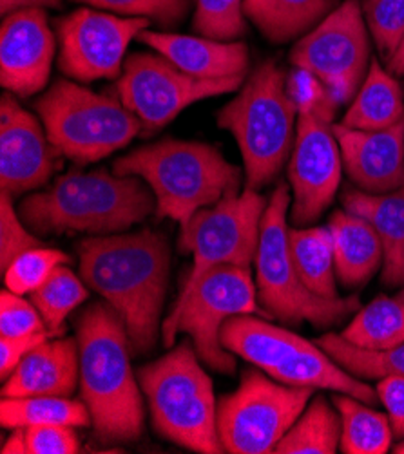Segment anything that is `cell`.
I'll return each instance as SVG.
<instances>
[{
    "label": "cell",
    "mask_w": 404,
    "mask_h": 454,
    "mask_svg": "<svg viewBox=\"0 0 404 454\" xmlns=\"http://www.w3.org/2000/svg\"><path fill=\"white\" fill-rule=\"evenodd\" d=\"M76 252L82 281L118 313L132 355H147L158 340L169 286L167 238L153 231L93 236Z\"/></svg>",
    "instance_id": "cell-1"
},
{
    "label": "cell",
    "mask_w": 404,
    "mask_h": 454,
    "mask_svg": "<svg viewBox=\"0 0 404 454\" xmlns=\"http://www.w3.org/2000/svg\"><path fill=\"white\" fill-rule=\"evenodd\" d=\"M80 351V398L93 419L97 438L132 443L144 433V400L131 368V342L118 313L104 301L76 317Z\"/></svg>",
    "instance_id": "cell-2"
},
{
    "label": "cell",
    "mask_w": 404,
    "mask_h": 454,
    "mask_svg": "<svg viewBox=\"0 0 404 454\" xmlns=\"http://www.w3.org/2000/svg\"><path fill=\"white\" fill-rule=\"evenodd\" d=\"M153 212L156 198L144 179L107 170H69L46 191L24 198L19 207L28 229L40 236L120 234Z\"/></svg>",
    "instance_id": "cell-3"
},
{
    "label": "cell",
    "mask_w": 404,
    "mask_h": 454,
    "mask_svg": "<svg viewBox=\"0 0 404 454\" xmlns=\"http://www.w3.org/2000/svg\"><path fill=\"white\" fill-rule=\"evenodd\" d=\"M113 172L144 179L156 198V217H169L179 226L198 210L238 194L243 176L218 147L174 138L118 158Z\"/></svg>",
    "instance_id": "cell-4"
},
{
    "label": "cell",
    "mask_w": 404,
    "mask_h": 454,
    "mask_svg": "<svg viewBox=\"0 0 404 454\" xmlns=\"http://www.w3.org/2000/svg\"><path fill=\"white\" fill-rule=\"evenodd\" d=\"M297 116L289 76L273 60L259 64L238 97L218 113V125L229 130L240 147L245 189L257 192L280 176L290 160Z\"/></svg>",
    "instance_id": "cell-5"
},
{
    "label": "cell",
    "mask_w": 404,
    "mask_h": 454,
    "mask_svg": "<svg viewBox=\"0 0 404 454\" xmlns=\"http://www.w3.org/2000/svg\"><path fill=\"white\" fill-rule=\"evenodd\" d=\"M137 377L160 436L194 452H226L218 434L212 380L200 366L191 340L170 348L162 358L140 368Z\"/></svg>",
    "instance_id": "cell-6"
},
{
    "label": "cell",
    "mask_w": 404,
    "mask_h": 454,
    "mask_svg": "<svg viewBox=\"0 0 404 454\" xmlns=\"http://www.w3.org/2000/svg\"><path fill=\"white\" fill-rule=\"evenodd\" d=\"M221 344L274 380L312 389H329L376 403L379 395L301 335L252 315H234L221 328Z\"/></svg>",
    "instance_id": "cell-7"
},
{
    "label": "cell",
    "mask_w": 404,
    "mask_h": 454,
    "mask_svg": "<svg viewBox=\"0 0 404 454\" xmlns=\"http://www.w3.org/2000/svg\"><path fill=\"white\" fill-rule=\"evenodd\" d=\"M50 142L76 165L100 161L142 132L140 120L118 97L100 95L71 80H57L35 102Z\"/></svg>",
    "instance_id": "cell-8"
},
{
    "label": "cell",
    "mask_w": 404,
    "mask_h": 454,
    "mask_svg": "<svg viewBox=\"0 0 404 454\" xmlns=\"http://www.w3.org/2000/svg\"><path fill=\"white\" fill-rule=\"evenodd\" d=\"M289 208V187L287 184H280L263 212L254 259L261 308L287 325H301L305 321L318 328L337 325L359 308V299L355 295L346 299H325L305 286L290 254Z\"/></svg>",
    "instance_id": "cell-9"
},
{
    "label": "cell",
    "mask_w": 404,
    "mask_h": 454,
    "mask_svg": "<svg viewBox=\"0 0 404 454\" xmlns=\"http://www.w3.org/2000/svg\"><path fill=\"white\" fill-rule=\"evenodd\" d=\"M259 311L256 285L249 266L219 264L210 268L193 292L176 302L162 325L163 346L170 349L176 335L187 333L203 364L218 373L236 372L234 353L221 344V328L234 315Z\"/></svg>",
    "instance_id": "cell-10"
},
{
    "label": "cell",
    "mask_w": 404,
    "mask_h": 454,
    "mask_svg": "<svg viewBox=\"0 0 404 454\" xmlns=\"http://www.w3.org/2000/svg\"><path fill=\"white\" fill-rule=\"evenodd\" d=\"M316 389L287 386L247 370L238 389L218 403V434L231 454L274 452Z\"/></svg>",
    "instance_id": "cell-11"
},
{
    "label": "cell",
    "mask_w": 404,
    "mask_h": 454,
    "mask_svg": "<svg viewBox=\"0 0 404 454\" xmlns=\"http://www.w3.org/2000/svg\"><path fill=\"white\" fill-rule=\"evenodd\" d=\"M265 208V198L245 189L198 210L189 223L179 226L178 248L193 255V268L176 302H182L210 268L219 264L250 266L254 262Z\"/></svg>",
    "instance_id": "cell-12"
},
{
    "label": "cell",
    "mask_w": 404,
    "mask_h": 454,
    "mask_svg": "<svg viewBox=\"0 0 404 454\" xmlns=\"http://www.w3.org/2000/svg\"><path fill=\"white\" fill-rule=\"evenodd\" d=\"M290 62L318 78L337 106L352 102L372 62L370 31L361 3L345 0L329 13L296 42Z\"/></svg>",
    "instance_id": "cell-13"
},
{
    "label": "cell",
    "mask_w": 404,
    "mask_h": 454,
    "mask_svg": "<svg viewBox=\"0 0 404 454\" xmlns=\"http://www.w3.org/2000/svg\"><path fill=\"white\" fill-rule=\"evenodd\" d=\"M243 82L245 76L196 78L162 55L132 53L125 59L123 73L116 83V97L140 120L142 138H151L189 106L233 93Z\"/></svg>",
    "instance_id": "cell-14"
},
{
    "label": "cell",
    "mask_w": 404,
    "mask_h": 454,
    "mask_svg": "<svg viewBox=\"0 0 404 454\" xmlns=\"http://www.w3.org/2000/svg\"><path fill=\"white\" fill-rule=\"evenodd\" d=\"M59 67L80 83L116 80L123 73L129 43L151 20L82 8L57 20Z\"/></svg>",
    "instance_id": "cell-15"
},
{
    "label": "cell",
    "mask_w": 404,
    "mask_h": 454,
    "mask_svg": "<svg viewBox=\"0 0 404 454\" xmlns=\"http://www.w3.org/2000/svg\"><path fill=\"white\" fill-rule=\"evenodd\" d=\"M343 176V156L332 121L313 113H299L296 140L289 160L294 200L290 219L306 226L332 205Z\"/></svg>",
    "instance_id": "cell-16"
},
{
    "label": "cell",
    "mask_w": 404,
    "mask_h": 454,
    "mask_svg": "<svg viewBox=\"0 0 404 454\" xmlns=\"http://www.w3.org/2000/svg\"><path fill=\"white\" fill-rule=\"evenodd\" d=\"M64 158L50 142L44 123L6 90L0 104V189L17 198L51 179Z\"/></svg>",
    "instance_id": "cell-17"
},
{
    "label": "cell",
    "mask_w": 404,
    "mask_h": 454,
    "mask_svg": "<svg viewBox=\"0 0 404 454\" xmlns=\"http://www.w3.org/2000/svg\"><path fill=\"white\" fill-rule=\"evenodd\" d=\"M55 59V35L44 10L4 15L0 26V82L10 93L29 98L46 87Z\"/></svg>",
    "instance_id": "cell-18"
},
{
    "label": "cell",
    "mask_w": 404,
    "mask_h": 454,
    "mask_svg": "<svg viewBox=\"0 0 404 454\" xmlns=\"http://www.w3.org/2000/svg\"><path fill=\"white\" fill-rule=\"evenodd\" d=\"M343 168L352 184L368 194H386L404 185V120L383 130L332 125Z\"/></svg>",
    "instance_id": "cell-19"
},
{
    "label": "cell",
    "mask_w": 404,
    "mask_h": 454,
    "mask_svg": "<svg viewBox=\"0 0 404 454\" xmlns=\"http://www.w3.org/2000/svg\"><path fill=\"white\" fill-rule=\"evenodd\" d=\"M139 42L184 73L203 80L245 76L249 71V48L243 42H221L207 36H191L144 29Z\"/></svg>",
    "instance_id": "cell-20"
},
{
    "label": "cell",
    "mask_w": 404,
    "mask_h": 454,
    "mask_svg": "<svg viewBox=\"0 0 404 454\" xmlns=\"http://www.w3.org/2000/svg\"><path fill=\"white\" fill-rule=\"evenodd\" d=\"M80 380L76 339L42 342L31 349L4 380L3 398L71 396Z\"/></svg>",
    "instance_id": "cell-21"
},
{
    "label": "cell",
    "mask_w": 404,
    "mask_h": 454,
    "mask_svg": "<svg viewBox=\"0 0 404 454\" xmlns=\"http://www.w3.org/2000/svg\"><path fill=\"white\" fill-rule=\"evenodd\" d=\"M345 210L365 217L383 243V283L404 285V185L386 194L346 189L341 196Z\"/></svg>",
    "instance_id": "cell-22"
},
{
    "label": "cell",
    "mask_w": 404,
    "mask_h": 454,
    "mask_svg": "<svg viewBox=\"0 0 404 454\" xmlns=\"http://www.w3.org/2000/svg\"><path fill=\"white\" fill-rule=\"evenodd\" d=\"M329 229L334 238L337 279L345 286L365 285L384 261L376 229L365 217L348 210L334 212Z\"/></svg>",
    "instance_id": "cell-23"
},
{
    "label": "cell",
    "mask_w": 404,
    "mask_h": 454,
    "mask_svg": "<svg viewBox=\"0 0 404 454\" xmlns=\"http://www.w3.org/2000/svg\"><path fill=\"white\" fill-rule=\"evenodd\" d=\"M336 8V0H245L243 3L247 20L274 43L305 36Z\"/></svg>",
    "instance_id": "cell-24"
},
{
    "label": "cell",
    "mask_w": 404,
    "mask_h": 454,
    "mask_svg": "<svg viewBox=\"0 0 404 454\" xmlns=\"http://www.w3.org/2000/svg\"><path fill=\"white\" fill-rule=\"evenodd\" d=\"M402 120V89L395 76L374 59L341 123L361 130H383L400 123Z\"/></svg>",
    "instance_id": "cell-25"
},
{
    "label": "cell",
    "mask_w": 404,
    "mask_h": 454,
    "mask_svg": "<svg viewBox=\"0 0 404 454\" xmlns=\"http://www.w3.org/2000/svg\"><path fill=\"white\" fill-rule=\"evenodd\" d=\"M289 243L297 274L305 286L320 297L337 299L334 238L329 226L289 229Z\"/></svg>",
    "instance_id": "cell-26"
},
{
    "label": "cell",
    "mask_w": 404,
    "mask_h": 454,
    "mask_svg": "<svg viewBox=\"0 0 404 454\" xmlns=\"http://www.w3.org/2000/svg\"><path fill=\"white\" fill-rule=\"evenodd\" d=\"M334 403L341 417L339 449L345 454H386L390 450L393 431L388 415L343 393L334 396Z\"/></svg>",
    "instance_id": "cell-27"
},
{
    "label": "cell",
    "mask_w": 404,
    "mask_h": 454,
    "mask_svg": "<svg viewBox=\"0 0 404 454\" xmlns=\"http://www.w3.org/2000/svg\"><path fill=\"white\" fill-rule=\"evenodd\" d=\"M0 426L4 429H17L28 426H93L83 400H71L69 396H26L3 398L0 402Z\"/></svg>",
    "instance_id": "cell-28"
},
{
    "label": "cell",
    "mask_w": 404,
    "mask_h": 454,
    "mask_svg": "<svg viewBox=\"0 0 404 454\" xmlns=\"http://www.w3.org/2000/svg\"><path fill=\"white\" fill-rule=\"evenodd\" d=\"M341 442V417L325 396L312 398L303 415L280 440L273 454H334Z\"/></svg>",
    "instance_id": "cell-29"
},
{
    "label": "cell",
    "mask_w": 404,
    "mask_h": 454,
    "mask_svg": "<svg viewBox=\"0 0 404 454\" xmlns=\"http://www.w3.org/2000/svg\"><path fill=\"white\" fill-rule=\"evenodd\" d=\"M350 344L384 351L404 344V301L399 297H377L350 321L341 333Z\"/></svg>",
    "instance_id": "cell-30"
},
{
    "label": "cell",
    "mask_w": 404,
    "mask_h": 454,
    "mask_svg": "<svg viewBox=\"0 0 404 454\" xmlns=\"http://www.w3.org/2000/svg\"><path fill=\"white\" fill-rule=\"evenodd\" d=\"M316 344L357 379L381 380L386 377H404V344L384 351H372L350 344L337 333L323 335Z\"/></svg>",
    "instance_id": "cell-31"
},
{
    "label": "cell",
    "mask_w": 404,
    "mask_h": 454,
    "mask_svg": "<svg viewBox=\"0 0 404 454\" xmlns=\"http://www.w3.org/2000/svg\"><path fill=\"white\" fill-rule=\"evenodd\" d=\"M89 297L87 288L71 268L59 266L53 276L31 294V302L40 311L48 332L55 337L64 333V321Z\"/></svg>",
    "instance_id": "cell-32"
},
{
    "label": "cell",
    "mask_w": 404,
    "mask_h": 454,
    "mask_svg": "<svg viewBox=\"0 0 404 454\" xmlns=\"http://www.w3.org/2000/svg\"><path fill=\"white\" fill-rule=\"evenodd\" d=\"M67 262L69 255L57 248H33L13 259L12 264L3 271L4 283L13 294L31 295L53 276V271L59 266Z\"/></svg>",
    "instance_id": "cell-33"
},
{
    "label": "cell",
    "mask_w": 404,
    "mask_h": 454,
    "mask_svg": "<svg viewBox=\"0 0 404 454\" xmlns=\"http://www.w3.org/2000/svg\"><path fill=\"white\" fill-rule=\"evenodd\" d=\"M245 0H196L193 19L194 31L200 36L233 42L247 33Z\"/></svg>",
    "instance_id": "cell-34"
},
{
    "label": "cell",
    "mask_w": 404,
    "mask_h": 454,
    "mask_svg": "<svg viewBox=\"0 0 404 454\" xmlns=\"http://www.w3.org/2000/svg\"><path fill=\"white\" fill-rule=\"evenodd\" d=\"M361 6L377 51L388 60L404 36V0H363Z\"/></svg>",
    "instance_id": "cell-35"
},
{
    "label": "cell",
    "mask_w": 404,
    "mask_h": 454,
    "mask_svg": "<svg viewBox=\"0 0 404 454\" xmlns=\"http://www.w3.org/2000/svg\"><path fill=\"white\" fill-rule=\"evenodd\" d=\"M87 6L122 17H142L162 27H174L186 19L193 0H78Z\"/></svg>",
    "instance_id": "cell-36"
},
{
    "label": "cell",
    "mask_w": 404,
    "mask_h": 454,
    "mask_svg": "<svg viewBox=\"0 0 404 454\" xmlns=\"http://www.w3.org/2000/svg\"><path fill=\"white\" fill-rule=\"evenodd\" d=\"M12 200V196L0 192V270L3 271L20 254L44 247V243L26 229V223L15 210Z\"/></svg>",
    "instance_id": "cell-37"
},
{
    "label": "cell",
    "mask_w": 404,
    "mask_h": 454,
    "mask_svg": "<svg viewBox=\"0 0 404 454\" xmlns=\"http://www.w3.org/2000/svg\"><path fill=\"white\" fill-rule=\"evenodd\" d=\"M36 332H48L36 306L12 290L0 294V337H19Z\"/></svg>",
    "instance_id": "cell-38"
},
{
    "label": "cell",
    "mask_w": 404,
    "mask_h": 454,
    "mask_svg": "<svg viewBox=\"0 0 404 454\" xmlns=\"http://www.w3.org/2000/svg\"><path fill=\"white\" fill-rule=\"evenodd\" d=\"M28 454H76L80 440L71 426H28L24 427Z\"/></svg>",
    "instance_id": "cell-39"
},
{
    "label": "cell",
    "mask_w": 404,
    "mask_h": 454,
    "mask_svg": "<svg viewBox=\"0 0 404 454\" xmlns=\"http://www.w3.org/2000/svg\"><path fill=\"white\" fill-rule=\"evenodd\" d=\"M53 337L50 332H36L19 337H0V377L8 380V377L17 370L20 360L36 346Z\"/></svg>",
    "instance_id": "cell-40"
},
{
    "label": "cell",
    "mask_w": 404,
    "mask_h": 454,
    "mask_svg": "<svg viewBox=\"0 0 404 454\" xmlns=\"http://www.w3.org/2000/svg\"><path fill=\"white\" fill-rule=\"evenodd\" d=\"M377 395L392 424L393 438H404V377H386L377 384Z\"/></svg>",
    "instance_id": "cell-41"
},
{
    "label": "cell",
    "mask_w": 404,
    "mask_h": 454,
    "mask_svg": "<svg viewBox=\"0 0 404 454\" xmlns=\"http://www.w3.org/2000/svg\"><path fill=\"white\" fill-rule=\"evenodd\" d=\"M29 8H62V0H0V12L3 15L19 12V10H29Z\"/></svg>",
    "instance_id": "cell-42"
},
{
    "label": "cell",
    "mask_w": 404,
    "mask_h": 454,
    "mask_svg": "<svg viewBox=\"0 0 404 454\" xmlns=\"http://www.w3.org/2000/svg\"><path fill=\"white\" fill-rule=\"evenodd\" d=\"M4 454H28V443H26V433L24 427L13 429L8 442L3 445Z\"/></svg>",
    "instance_id": "cell-43"
},
{
    "label": "cell",
    "mask_w": 404,
    "mask_h": 454,
    "mask_svg": "<svg viewBox=\"0 0 404 454\" xmlns=\"http://www.w3.org/2000/svg\"><path fill=\"white\" fill-rule=\"evenodd\" d=\"M386 66L393 76H404V36L399 42L395 53L386 60Z\"/></svg>",
    "instance_id": "cell-44"
},
{
    "label": "cell",
    "mask_w": 404,
    "mask_h": 454,
    "mask_svg": "<svg viewBox=\"0 0 404 454\" xmlns=\"http://www.w3.org/2000/svg\"><path fill=\"white\" fill-rule=\"evenodd\" d=\"M393 452H395V454H404V438L400 440V443H397V445L393 447Z\"/></svg>",
    "instance_id": "cell-45"
},
{
    "label": "cell",
    "mask_w": 404,
    "mask_h": 454,
    "mask_svg": "<svg viewBox=\"0 0 404 454\" xmlns=\"http://www.w3.org/2000/svg\"><path fill=\"white\" fill-rule=\"evenodd\" d=\"M397 297H399V299H400V301H404V288H402V292H400V294H399V295H397Z\"/></svg>",
    "instance_id": "cell-46"
}]
</instances>
